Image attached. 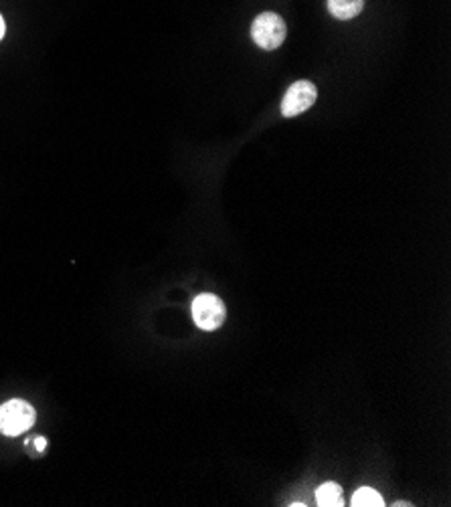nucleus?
I'll list each match as a JSON object with an SVG mask.
<instances>
[{
  "instance_id": "obj_5",
  "label": "nucleus",
  "mask_w": 451,
  "mask_h": 507,
  "mask_svg": "<svg viewBox=\"0 0 451 507\" xmlns=\"http://www.w3.org/2000/svg\"><path fill=\"white\" fill-rule=\"evenodd\" d=\"M326 6L338 21H351L363 13L364 0H326Z\"/></svg>"
},
{
  "instance_id": "obj_3",
  "label": "nucleus",
  "mask_w": 451,
  "mask_h": 507,
  "mask_svg": "<svg viewBox=\"0 0 451 507\" xmlns=\"http://www.w3.org/2000/svg\"><path fill=\"white\" fill-rule=\"evenodd\" d=\"M227 318V308L220 298L213 293H202L192 301V319L195 324L205 331H215Z\"/></svg>"
},
{
  "instance_id": "obj_9",
  "label": "nucleus",
  "mask_w": 451,
  "mask_h": 507,
  "mask_svg": "<svg viewBox=\"0 0 451 507\" xmlns=\"http://www.w3.org/2000/svg\"><path fill=\"white\" fill-rule=\"evenodd\" d=\"M5 31H6V25H5V18L0 16V39H3L5 36Z\"/></svg>"
},
{
  "instance_id": "obj_1",
  "label": "nucleus",
  "mask_w": 451,
  "mask_h": 507,
  "mask_svg": "<svg viewBox=\"0 0 451 507\" xmlns=\"http://www.w3.org/2000/svg\"><path fill=\"white\" fill-rule=\"evenodd\" d=\"M251 36L260 49L275 51L288 36V26L278 13H261L251 25Z\"/></svg>"
},
{
  "instance_id": "obj_8",
  "label": "nucleus",
  "mask_w": 451,
  "mask_h": 507,
  "mask_svg": "<svg viewBox=\"0 0 451 507\" xmlns=\"http://www.w3.org/2000/svg\"><path fill=\"white\" fill-rule=\"evenodd\" d=\"M35 447H36V451H39V453H43V451L47 449V441H45L43 437H35Z\"/></svg>"
},
{
  "instance_id": "obj_7",
  "label": "nucleus",
  "mask_w": 451,
  "mask_h": 507,
  "mask_svg": "<svg viewBox=\"0 0 451 507\" xmlns=\"http://www.w3.org/2000/svg\"><path fill=\"white\" fill-rule=\"evenodd\" d=\"M353 505L354 507H383L384 500L379 492H374L373 487H361L353 495Z\"/></svg>"
},
{
  "instance_id": "obj_6",
  "label": "nucleus",
  "mask_w": 451,
  "mask_h": 507,
  "mask_svg": "<svg viewBox=\"0 0 451 507\" xmlns=\"http://www.w3.org/2000/svg\"><path fill=\"white\" fill-rule=\"evenodd\" d=\"M316 502L322 507H343L344 505V495H343V487L338 483H324L318 487L316 492Z\"/></svg>"
},
{
  "instance_id": "obj_4",
  "label": "nucleus",
  "mask_w": 451,
  "mask_h": 507,
  "mask_svg": "<svg viewBox=\"0 0 451 507\" xmlns=\"http://www.w3.org/2000/svg\"><path fill=\"white\" fill-rule=\"evenodd\" d=\"M318 89L312 81H296L292 83L290 89L285 91L282 99V116L283 117H296L316 104Z\"/></svg>"
},
{
  "instance_id": "obj_2",
  "label": "nucleus",
  "mask_w": 451,
  "mask_h": 507,
  "mask_svg": "<svg viewBox=\"0 0 451 507\" xmlns=\"http://www.w3.org/2000/svg\"><path fill=\"white\" fill-rule=\"evenodd\" d=\"M35 419L36 412L29 402L18 399L8 401L0 407V432L8 437H18L35 425Z\"/></svg>"
}]
</instances>
